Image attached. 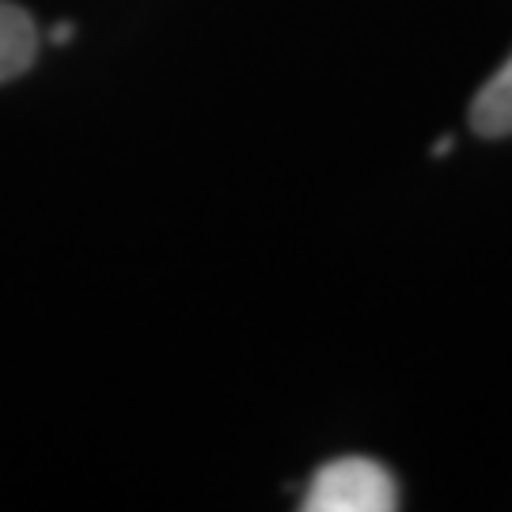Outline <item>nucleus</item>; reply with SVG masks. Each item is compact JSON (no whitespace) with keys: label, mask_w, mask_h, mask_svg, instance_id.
Masks as SVG:
<instances>
[{"label":"nucleus","mask_w":512,"mask_h":512,"mask_svg":"<svg viewBox=\"0 0 512 512\" xmlns=\"http://www.w3.org/2000/svg\"><path fill=\"white\" fill-rule=\"evenodd\" d=\"M448 148H452V141H448V137H444V141H437V148H433V152H437V156H444V152H448Z\"/></svg>","instance_id":"obj_5"},{"label":"nucleus","mask_w":512,"mask_h":512,"mask_svg":"<svg viewBox=\"0 0 512 512\" xmlns=\"http://www.w3.org/2000/svg\"><path fill=\"white\" fill-rule=\"evenodd\" d=\"M69 38H73V23H57L54 35H50V42H57V46H65Z\"/></svg>","instance_id":"obj_4"},{"label":"nucleus","mask_w":512,"mask_h":512,"mask_svg":"<svg viewBox=\"0 0 512 512\" xmlns=\"http://www.w3.org/2000/svg\"><path fill=\"white\" fill-rule=\"evenodd\" d=\"M38 54V27L19 4L0 0V84L23 76L35 65Z\"/></svg>","instance_id":"obj_2"},{"label":"nucleus","mask_w":512,"mask_h":512,"mask_svg":"<svg viewBox=\"0 0 512 512\" xmlns=\"http://www.w3.org/2000/svg\"><path fill=\"white\" fill-rule=\"evenodd\" d=\"M471 126L482 137H509L512 133V57L497 69L471 103Z\"/></svg>","instance_id":"obj_3"},{"label":"nucleus","mask_w":512,"mask_h":512,"mask_svg":"<svg viewBox=\"0 0 512 512\" xmlns=\"http://www.w3.org/2000/svg\"><path fill=\"white\" fill-rule=\"evenodd\" d=\"M399 486L384 463L361 456L330 459L311 478L304 512H395Z\"/></svg>","instance_id":"obj_1"}]
</instances>
